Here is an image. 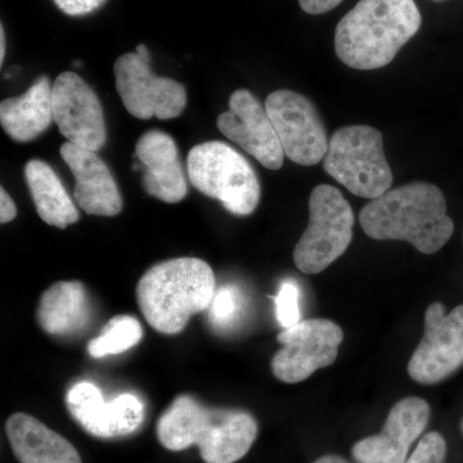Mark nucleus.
<instances>
[{"instance_id":"obj_1","label":"nucleus","mask_w":463,"mask_h":463,"mask_svg":"<svg viewBox=\"0 0 463 463\" xmlns=\"http://www.w3.org/2000/svg\"><path fill=\"white\" fill-rule=\"evenodd\" d=\"M359 223L371 239L405 241L426 255L438 252L455 232L443 192L428 182L408 183L371 200Z\"/></svg>"},{"instance_id":"obj_2","label":"nucleus","mask_w":463,"mask_h":463,"mask_svg":"<svg viewBox=\"0 0 463 463\" xmlns=\"http://www.w3.org/2000/svg\"><path fill=\"white\" fill-rule=\"evenodd\" d=\"M156 432L161 446L172 452L196 446L206 463H234L254 444L258 422L245 411L209 408L179 395L158 419Z\"/></svg>"},{"instance_id":"obj_3","label":"nucleus","mask_w":463,"mask_h":463,"mask_svg":"<svg viewBox=\"0 0 463 463\" xmlns=\"http://www.w3.org/2000/svg\"><path fill=\"white\" fill-rule=\"evenodd\" d=\"M421 23L414 0H359L337 24L335 52L352 69H381L416 35Z\"/></svg>"},{"instance_id":"obj_4","label":"nucleus","mask_w":463,"mask_h":463,"mask_svg":"<svg viewBox=\"0 0 463 463\" xmlns=\"http://www.w3.org/2000/svg\"><path fill=\"white\" fill-rule=\"evenodd\" d=\"M214 295V272L197 258H176L154 265L137 285V303L143 317L164 335L184 330L192 316L209 309Z\"/></svg>"},{"instance_id":"obj_5","label":"nucleus","mask_w":463,"mask_h":463,"mask_svg":"<svg viewBox=\"0 0 463 463\" xmlns=\"http://www.w3.org/2000/svg\"><path fill=\"white\" fill-rule=\"evenodd\" d=\"M323 169L364 199H377L392 184L383 134L368 125H347L332 134Z\"/></svg>"},{"instance_id":"obj_6","label":"nucleus","mask_w":463,"mask_h":463,"mask_svg":"<svg viewBox=\"0 0 463 463\" xmlns=\"http://www.w3.org/2000/svg\"><path fill=\"white\" fill-rule=\"evenodd\" d=\"M192 185L218 200L232 214L248 216L257 210L261 188L249 161L223 142L194 146L188 155Z\"/></svg>"},{"instance_id":"obj_7","label":"nucleus","mask_w":463,"mask_h":463,"mask_svg":"<svg viewBox=\"0 0 463 463\" xmlns=\"http://www.w3.org/2000/svg\"><path fill=\"white\" fill-rule=\"evenodd\" d=\"M354 213L344 194L328 184L317 185L309 199V223L294 250L298 269L318 274L343 257L353 240Z\"/></svg>"},{"instance_id":"obj_8","label":"nucleus","mask_w":463,"mask_h":463,"mask_svg":"<svg viewBox=\"0 0 463 463\" xmlns=\"http://www.w3.org/2000/svg\"><path fill=\"white\" fill-rule=\"evenodd\" d=\"M149 62L151 54L143 44L116 61V90L125 109L141 120L178 118L187 105V91L178 81L155 75Z\"/></svg>"},{"instance_id":"obj_9","label":"nucleus","mask_w":463,"mask_h":463,"mask_svg":"<svg viewBox=\"0 0 463 463\" xmlns=\"http://www.w3.org/2000/svg\"><path fill=\"white\" fill-rule=\"evenodd\" d=\"M265 109L276 128L285 156L301 166L321 163L327 154V132L312 100L298 91H273Z\"/></svg>"},{"instance_id":"obj_10","label":"nucleus","mask_w":463,"mask_h":463,"mask_svg":"<svg viewBox=\"0 0 463 463\" xmlns=\"http://www.w3.org/2000/svg\"><path fill=\"white\" fill-rule=\"evenodd\" d=\"M282 349L272 359V373L286 383H298L334 364L344 332L328 319H306L277 336Z\"/></svg>"},{"instance_id":"obj_11","label":"nucleus","mask_w":463,"mask_h":463,"mask_svg":"<svg viewBox=\"0 0 463 463\" xmlns=\"http://www.w3.org/2000/svg\"><path fill=\"white\" fill-rule=\"evenodd\" d=\"M463 364V306L446 316L443 304L426 310L425 334L408 364L411 379L422 385L440 383Z\"/></svg>"},{"instance_id":"obj_12","label":"nucleus","mask_w":463,"mask_h":463,"mask_svg":"<svg viewBox=\"0 0 463 463\" xmlns=\"http://www.w3.org/2000/svg\"><path fill=\"white\" fill-rule=\"evenodd\" d=\"M53 118L67 142L79 147L99 152L108 141L99 97L75 72H62L54 81Z\"/></svg>"},{"instance_id":"obj_13","label":"nucleus","mask_w":463,"mask_h":463,"mask_svg":"<svg viewBox=\"0 0 463 463\" xmlns=\"http://www.w3.org/2000/svg\"><path fill=\"white\" fill-rule=\"evenodd\" d=\"M216 125L223 136L257 158L261 165L269 170L281 169L285 152L279 134L267 109L251 91H234L230 109L219 115Z\"/></svg>"},{"instance_id":"obj_14","label":"nucleus","mask_w":463,"mask_h":463,"mask_svg":"<svg viewBox=\"0 0 463 463\" xmlns=\"http://www.w3.org/2000/svg\"><path fill=\"white\" fill-rule=\"evenodd\" d=\"M67 410L90 435L102 439L123 438L138 430L145 419L142 402L121 394L106 402L91 383H75L66 395Z\"/></svg>"},{"instance_id":"obj_15","label":"nucleus","mask_w":463,"mask_h":463,"mask_svg":"<svg viewBox=\"0 0 463 463\" xmlns=\"http://www.w3.org/2000/svg\"><path fill=\"white\" fill-rule=\"evenodd\" d=\"M430 420V405L425 399H402L390 411L379 435L362 439L353 447L358 463H405L414 441Z\"/></svg>"},{"instance_id":"obj_16","label":"nucleus","mask_w":463,"mask_h":463,"mask_svg":"<svg viewBox=\"0 0 463 463\" xmlns=\"http://www.w3.org/2000/svg\"><path fill=\"white\" fill-rule=\"evenodd\" d=\"M61 157L75 176L74 196L87 214L115 216L123 210V199L105 161L97 152L67 142Z\"/></svg>"},{"instance_id":"obj_17","label":"nucleus","mask_w":463,"mask_h":463,"mask_svg":"<svg viewBox=\"0 0 463 463\" xmlns=\"http://www.w3.org/2000/svg\"><path fill=\"white\" fill-rule=\"evenodd\" d=\"M136 156L145 166L142 185L149 196L167 203H181L187 196V182L172 137L149 130L137 142Z\"/></svg>"},{"instance_id":"obj_18","label":"nucleus","mask_w":463,"mask_h":463,"mask_svg":"<svg viewBox=\"0 0 463 463\" xmlns=\"http://www.w3.org/2000/svg\"><path fill=\"white\" fill-rule=\"evenodd\" d=\"M5 431L20 463H83L67 439L30 414H12L5 423Z\"/></svg>"},{"instance_id":"obj_19","label":"nucleus","mask_w":463,"mask_h":463,"mask_svg":"<svg viewBox=\"0 0 463 463\" xmlns=\"http://www.w3.org/2000/svg\"><path fill=\"white\" fill-rule=\"evenodd\" d=\"M53 85L42 76L23 94L0 105V123L14 141L26 143L42 136L53 123Z\"/></svg>"},{"instance_id":"obj_20","label":"nucleus","mask_w":463,"mask_h":463,"mask_svg":"<svg viewBox=\"0 0 463 463\" xmlns=\"http://www.w3.org/2000/svg\"><path fill=\"white\" fill-rule=\"evenodd\" d=\"M90 312V295L83 283L61 281L43 292L36 321L47 334L70 336L87 327Z\"/></svg>"},{"instance_id":"obj_21","label":"nucleus","mask_w":463,"mask_h":463,"mask_svg":"<svg viewBox=\"0 0 463 463\" xmlns=\"http://www.w3.org/2000/svg\"><path fill=\"white\" fill-rule=\"evenodd\" d=\"M25 179L36 212L43 222L65 230L80 219L62 182L47 163L41 160L29 161L25 166Z\"/></svg>"},{"instance_id":"obj_22","label":"nucleus","mask_w":463,"mask_h":463,"mask_svg":"<svg viewBox=\"0 0 463 463\" xmlns=\"http://www.w3.org/2000/svg\"><path fill=\"white\" fill-rule=\"evenodd\" d=\"M143 330L138 319L130 316H115L102 328L99 337L90 341L88 353L93 358L120 354L142 340Z\"/></svg>"},{"instance_id":"obj_23","label":"nucleus","mask_w":463,"mask_h":463,"mask_svg":"<svg viewBox=\"0 0 463 463\" xmlns=\"http://www.w3.org/2000/svg\"><path fill=\"white\" fill-rule=\"evenodd\" d=\"M241 298L239 292L232 286H224L215 292L210 306V318L216 327H230L239 313Z\"/></svg>"},{"instance_id":"obj_24","label":"nucleus","mask_w":463,"mask_h":463,"mask_svg":"<svg viewBox=\"0 0 463 463\" xmlns=\"http://www.w3.org/2000/svg\"><path fill=\"white\" fill-rule=\"evenodd\" d=\"M300 292L297 283L288 281L283 283L279 295L274 298L276 315L283 328H289L300 322V307H298Z\"/></svg>"},{"instance_id":"obj_25","label":"nucleus","mask_w":463,"mask_h":463,"mask_svg":"<svg viewBox=\"0 0 463 463\" xmlns=\"http://www.w3.org/2000/svg\"><path fill=\"white\" fill-rule=\"evenodd\" d=\"M447 444L438 432H429L405 463H444Z\"/></svg>"},{"instance_id":"obj_26","label":"nucleus","mask_w":463,"mask_h":463,"mask_svg":"<svg viewBox=\"0 0 463 463\" xmlns=\"http://www.w3.org/2000/svg\"><path fill=\"white\" fill-rule=\"evenodd\" d=\"M54 5L67 16L78 17L93 14L103 7L108 0H53Z\"/></svg>"},{"instance_id":"obj_27","label":"nucleus","mask_w":463,"mask_h":463,"mask_svg":"<svg viewBox=\"0 0 463 463\" xmlns=\"http://www.w3.org/2000/svg\"><path fill=\"white\" fill-rule=\"evenodd\" d=\"M341 2L343 0H298V5L306 14L318 16L336 8Z\"/></svg>"},{"instance_id":"obj_28","label":"nucleus","mask_w":463,"mask_h":463,"mask_svg":"<svg viewBox=\"0 0 463 463\" xmlns=\"http://www.w3.org/2000/svg\"><path fill=\"white\" fill-rule=\"evenodd\" d=\"M0 200H2V203H0V222H2V224L9 223L16 218V205H14V201L9 197L5 188L0 190Z\"/></svg>"},{"instance_id":"obj_29","label":"nucleus","mask_w":463,"mask_h":463,"mask_svg":"<svg viewBox=\"0 0 463 463\" xmlns=\"http://www.w3.org/2000/svg\"><path fill=\"white\" fill-rule=\"evenodd\" d=\"M5 57V27L0 26V63H3Z\"/></svg>"},{"instance_id":"obj_30","label":"nucleus","mask_w":463,"mask_h":463,"mask_svg":"<svg viewBox=\"0 0 463 463\" xmlns=\"http://www.w3.org/2000/svg\"><path fill=\"white\" fill-rule=\"evenodd\" d=\"M313 463H347L345 459L341 458L337 456H323L321 458L317 459Z\"/></svg>"},{"instance_id":"obj_31","label":"nucleus","mask_w":463,"mask_h":463,"mask_svg":"<svg viewBox=\"0 0 463 463\" xmlns=\"http://www.w3.org/2000/svg\"><path fill=\"white\" fill-rule=\"evenodd\" d=\"M435 2H440V0H435Z\"/></svg>"},{"instance_id":"obj_32","label":"nucleus","mask_w":463,"mask_h":463,"mask_svg":"<svg viewBox=\"0 0 463 463\" xmlns=\"http://www.w3.org/2000/svg\"><path fill=\"white\" fill-rule=\"evenodd\" d=\"M462 430H463V422H462Z\"/></svg>"}]
</instances>
